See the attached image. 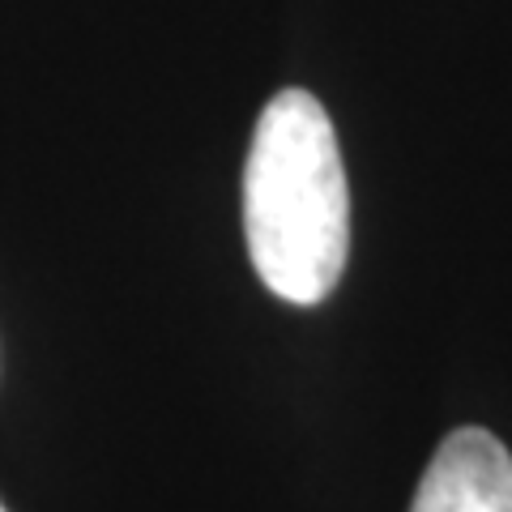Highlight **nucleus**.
I'll return each mask as SVG.
<instances>
[{
	"instance_id": "1",
	"label": "nucleus",
	"mask_w": 512,
	"mask_h": 512,
	"mask_svg": "<svg viewBox=\"0 0 512 512\" xmlns=\"http://www.w3.org/2000/svg\"><path fill=\"white\" fill-rule=\"evenodd\" d=\"M252 269L295 308L329 299L350 256V188L329 111L308 90L265 103L244 167Z\"/></svg>"
},
{
	"instance_id": "2",
	"label": "nucleus",
	"mask_w": 512,
	"mask_h": 512,
	"mask_svg": "<svg viewBox=\"0 0 512 512\" xmlns=\"http://www.w3.org/2000/svg\"><path fill=\"white\" fill-rule=\"evenodd\" d=\"M410 512H512V457L483 427L453 431L431 457Z\"/></svg>"
},
{
	"instance_id": "3",
	"label": "nucleus",
	"mask_w": 512,
	"mask_h": 512,
	"mask_svg": "<svg viewBox=\"0 0 512 512\" xmlns=\"http://www.w3.org/2000/svg\"><path fill=\"white\" fill-rule=\"evenodd\" d=\"M0 512H5V508H0Z\"/></svg>"
}]
</instances>
